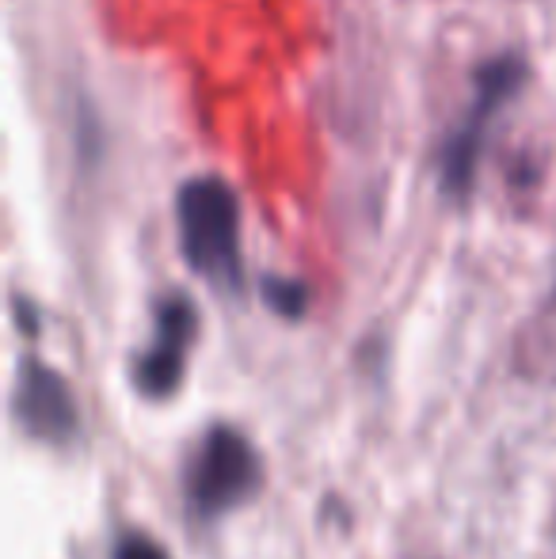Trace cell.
<instances>
[{"mask_svg": "<svg viewBox=\"0 0 556 559\" xmlns=\"http://www.w3.org/2000/svg\"><path fill=\"white\" fill-rule=\"evenodd\" d=\"M111 559H171V556L161 540L145 537V533H122V537L115 540Z\"/></svg>", "mask_w": 556, "mask_h": 559, "instance_id": "52a82bcc", "label": "cell"}, {"mask_svg": "<svg viewBox=\"0 0 556 559\" xmlns=\"http://www.w3.org/2000/svg\"><path fill=\"white\" fill-rule=\"evenodd\" d=\"M176 228L187 266L225 294L245 289L240 255V199L229 179L199 171L176 187Z\"/></svg>", "mask_w": 556, "mask_h": 559, "instance_id": "6da1fadb", "label": "cell"}, {"mask_svg": "<svg viewBox=\"0 0 556 559\" xmlns=\"http://www.w3.org/2000/svg\"><path fill=\"white\" fill-rule=\"evenodd\" d=\"M522 84H527V58L519 50H504L496 58H484L473 69V96H469L465 115L450 126V133L438 141V153H435L438 187H442L446 199L453 202L469 199V191L476 183V171H481V156L484 145H488L492 122L519 96Z\"/></svg>", "mask_w": 556, "mask_h": 559, "instance_id": "7a4b0ae2", "label": "cell"}, {"mask_svg": "<svg viewBox=\"0 0 556 559\" xmlns=\"http://www.w3.org/2000/svg\"><path fill=\"white\" fill-rule=\"evenodd\" d=\"M263 305L271 312H279L282 320H301L309 309V286L297 278H282V274H263L260 278Z\"/></svg>", "mask_w": 556, "mask_h": 559, "instance_id": "8992f818", "label": "cell"}, {"mask_svg": "<svg viewBox=\"0 0 556 559\" xmlns=\"http://www.w3.org/2000/svg\"><path fill=\"white\" fill-rule=\"evenodd\" d=\"M263 484V461L256 445L240 435L237 427H210L194 449L191 464H187V507L199 522H214V518L237 510L248 502Z\"/></svg>", "mask_w": 556, "mask_h": 559, "instance_id": "3957f363", "label": "cell"}, {"mask_svg": "<svg viewBox=\"0 0 556 559\" xmlns=\"http://www.w3.org/2000/svg\"><path fill=\"white\" fill-rule=\"evenodd\" d=\"M15 419L27 430V438L46 445H69L81 435V412L69 381L54 366L38 358H23L15 373Z\"/></svg>", "mask_w": 556, "mask_h": 559, "instance_id": "5b68a950", "label": "cell"}, {"mask_svg": "<svg viewBox=\"0 0 556 559\" xmlns=\"http://www.w3.org/2000/svg\"><path fill=\"white\" fill-rule=\"evenodd\" d=\"M199 335V309L187 294L168 289L153 305V338L134 361V384L145 400H168L184 384L187 354Z\"/></svg>", "mask_w": 556, "mask_h": 559, "instance_id": "277c9868", "label": "cell"}]
</instances>
